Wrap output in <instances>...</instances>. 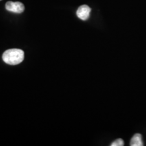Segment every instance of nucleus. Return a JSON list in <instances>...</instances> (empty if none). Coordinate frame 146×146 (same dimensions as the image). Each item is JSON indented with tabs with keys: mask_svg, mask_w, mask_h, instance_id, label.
Segmentation results:
<instances>
[{
	"mask_svg": "<svg viewBox=\"0 0 146 146\" xmlns=\"http://www.w3.org/2000/svg\"><path fill=\"white\" fill-rule=\"evenodd\" d=\"M25 58V54L22 50L10 49L3 54L2 59L5 63L10 65H16L21 63Z\"/></svg>",
	"mask_w": 146,
	"mask_h": 146,
	"instance_id": "obj_1",
	"label": "nucleus"
},
{
	"mask_svg": "<svg viewBox=\"0 0 146 146\" xmlns=\"http://www.w3.org/2000/svg\"><path fill=\"white\" fill-rule=\"evenodd\" d=\"M5 8L9 12L16 14H21L25 11V5L19 1H8L5 3Z\"/></svg>",
	"mask_w": 146,
	"mask_h": 146,
	"instance_id": "obj_2",
	"label": "nucleus"
},
{
	"mask_svg": "<svg viewBox=\"0 0 146 146\" xmlns=\"http://www.w3.org/2000/svg\"><path fill=\"white\" fill-rule=\"evenodd\" d=\"M91 8L88 5H81L76 11V15L79 19L82 21H86L90 16Z\"/></svg>",
	"mask_w": 146,
	"mask_h": 146,
	"instance_id": "obj_3",
	"label": "nucleus"
},
{
	"mask_svg": "<svg viewBox=\"0 0 146 146\" xmlns=\"http://www.w3.org/2000/svg\"><path fill=\"white\" fill-rule=\"evenodd\" d=\"M143 141H142V136L139 133H137L133 136L131 140V146H142L143 145Z\"/></svg>",
	"mask_w": 146,
	"mask_h": 146,
	"instance_id": "obj_4",
	"label": "nucleus"
},
{
	"mask_svg": "<svg viewBox=\"0 0 146 146\" xmlns=\"http://www.w3.org/2000/svg\"><path fill=\"white\" fill-rule=\"evenodd\" d=\"M124 145H125V143H124V141L122 139H118L111 143V146H123Z\"/></svg>",
	"mask_w": 146,
	"mask_h": 146,
	"instance_id": "obj_5",
	"label": "nucleus"
},
{
	"mask_svg": "<svg viewBox=\"0 0 146 146\" xmlns=\"http://www.w3.org/2000/svg\"><path fill=\"white\" fill-rule=\"evenodd\" d=\"M0 1H1V0H0Z\"/></svg>",
	"mask_w": 146,
	"mask_h": 146,
	"instance_id": "obj_6",
	"label": "nucleus"
}]
</instances>
